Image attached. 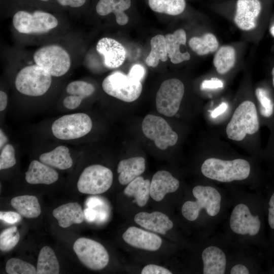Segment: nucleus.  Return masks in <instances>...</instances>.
I'll list each match as a JSON object with an SVG mask.
<instances>
[{
  "label": "nucleus",
  "mask_w": 274,
  "mask_h": 274,
  "mask_svg": "<svg viewBox=\"0 0 274 274\" xmlns=\"http://www.w3.org/2000/svg\"><path fill=\"white\" fill-rule=\"evenodd\" d=\"M225 186L230 194L231 204L222 223L223 233L243 245L269 250L262 191L251 192L235 185Z\"/></svg>",
  "instance_id": "nucleus-1"
},
{
  "label": "nucleus",
  "mask_w": 274,
  "mask_h": 274,
  "mask_svg": "<svg viewBox=\"0 0 274 274\" xmlns=\"http://www.w3.org/2000/svg\"><path fill=\"white\" fill-rule=\"evenodd\" d=\"M193 199L181 206L183 217L189 222H200L204 238L214 234L225 220L231 204L230 194L224 187L206 180L191 190Z\"/></svg>",
  "instance_id": "nucleus-2"
},
{
  "label": "nucleus",
  "mask_w": 274,
  "mask_h": 274,
  "mask_svg": "<svg viewBox=\"0 0 274 274\" xmlns=\"http://www.w3.org/2000/svg\"><path fill=\"white\" fill-rule=\"evenodd\" d=\"M200 172L216 184L243 185L257 191L265 185L257 162L245 157L210 154L201 162Z\"/></svg>",
  "instance_id": "nucleus-3"
},
{
  "label": "nucleus",
  "mask_w": 274,
  "mask_h": 274,
  "mask_svg": "<svg viewBox=\"0 0 274 274\" xmlns=\"http://www.w3.org/2000/svg\"><path fill=\"white\" fill-rule=\"evenodd\" d=\"M200 253L201 273L228 274L230 267L247 247L228 238L223 233L213 234L206 238Z\"/></svg>",
  "instance_id": "nucleus-4"
},
{
  "label": "nucleus",
  "mask_w": 274,
  "mask_h": 274,
  "mask_svg": "<svg viewBox=\"0 0 274 274\" xmlns=\"http://www.w3.org/2000/svg\"><path fill=\"white\" fill-rule=\"evenodd\" d=\"M260 118L256 104L251 100L241 102L235 108L225 127L230 140L245 142L255 137L260 129Z\"/></svg>",
  "instance_id": "nucleus-5"
},
{
  "label": "nucleus",
  "mask_w": 274,
  "mask_h": 274,
  "mask_svg": "<svg viewBox=\"0 0 274 274\" xmlns=\"http://www.w3.org/2000/svg\"><path fill=\"white\" fill-rule=\"evenodd\" d=\"M52 76L42 67L37 64L26 66L17 74L15 85L22 94L31 96L44 94L49 89Z\"/></svg>",
  "instance_id": "nucleus-6"
},
{
  "label": "nucleus",
  "mask_w": 274,
  "mask_h": 274,
  "mask_svg": "<svg viewBox=\"0 0 274 274\" xmlns=\"http://www.w3.org/2000/svg\"><path fill=\"white\" fill-rule=\"evenodd\" d=\"M102 87L109 95L128 102L137 99L143 89L141 81L120 72H115L106 77Z\"/></svg>",
  "instance_id": "nucleus-7"
},
{
  "label": "nucleus",
  "mask_w": 274,
  "mask_h": 274,
  "mask_svg": "<svg viewBox=\"0 0 274 274\" xmlns=\"http://www.w3.org/2000/svg\"><path fill=\"white\" fill-rule=\"evenodd\" d=\"M37 65L42 67L53 77H60L70 70L71 61L68 52L62 47L50 45L42 47L33 55Z\"/></svg>",
  "instance_id": "nucleus-8"
},
{
  "label": "nucleus",
  "mask_w": 274,
  "mask_h": 274,
  "mask_svg": "<svg viewBox=\"0 0 274 274\" xmlns=\"http://www.w3.org/2000/svg\"><path fill=\"white\" fill-rule=\"evenodd\" d=\"M92 127L90 117L86 114L78 113L59 118L53 123L51 129L56 138L70 140L86 135L91 131Z\"/></svg>",
  "instance_id": "nucleus-9"
},
{
  "label": "nucleus",
  "mask_w": 274,
  "mask_h": 274,
  "mask_svg": "<svg viewBox=\"0 0 274 274\" xmlns=\"http://www.w3.org/2000/svg\"><path fill=\"white\" fill-rule=\"evenodd\" d=\"M113 173L107 167L94 164L86 167L80 175L77 183L82 193L97 195L106 192L113 182Z\"/></svg>",
  "instance_id": "nucleus-10"
},
{
  "label": "nucleus",
  "mask_w": 274,
  "mask_h": 274,
  "mask_svg": "<svg viewBox=\"0 0 274 274\" xmlns=\"http://www.w3.org/2000/svg\"><path fill=\"white\" fill-rule=\"evenodd\" d=\"M58 22L50 13L41 11H19L13 16V24L21 33H42L55 28Z\"/></svg>",
  "instance_id": "nucleus-11"
},
{
  "label": "nucleus",
  "mask_w": 274,
  "mask_h": 274,
  "mask_svg": "<svg viewBox=\"0 0 274 274\" xmlns=\"http://www.w3.org/2000/svg\"><path fill=\"white\" fill-rule=\"evenodd\" d=\"M185 87L178 79L165 80L156 96L157 111L167 117H173L179 111L184 94Z\"/></svg>",
  "instance_id": "nucleus-12"
},
{
  "label": "nucleus",
  "mask_w": 274,
  "mask_h": 274,
  "mask_svg": "<svg viewBox=\"0 0 274 274\" xmlns=\"http://www.w3.org/2000/svg\"><path fill=\"white\" fill-rule=\"evenodd\" d=\"M142 129L144 135L154 141L156 146L161 150L176 144L178 135L163 118L154 115H147L143 119Z\"/></svg>",
  "instance_id": "nucleus-13"
},
{
  "label": "nucleus",
  "mask_w": 274,
  "mask_h": 274,
  "mask_svg": "<svg viewBox=\"0 0 274 274\" xmlns=\"http://www.w3.org/2000/svg\"><path fill=\"white\" fill-rule=\"evenodd\" d=\"M73 249L81 263L92 270H100L109 263L107 251L101 244L94 240L79 238L74 244Z\"/></svg>",
  "instance_id": "nucleus-14"
},
{
  "label": "nucleus",
  "mask_w": 274,
  "mask_h": 274,
  "mask_svg": "<svg viewBox=\"0 0 274 274\" xmlns=\"http://www.w3.org/2000/svg\"><path fill=\"white\" fill-rule=\"evenodd\" d=\"M261 9L260 0H236L234 17L235 24L243 30L253 29Z\"/></svg>",
  "instance_id": "nucleus-15"
},
{
  "label": "nucleus",
  "mask_w": 274,
  "mask_h": 274,
  "mask_svg": "<svg viewBox=\"0 0 274 274\" xmlns=\"http://www.w3.org/2000/svg\"><path fill=\"white\" fill-rule=\"evenodd\" d=\"M96 50L104 57V64L109 68L121 66L124 62L126 51L119 42L110 38L100 39L96 45Z\"/></svg>",
  "instance_id": "nucleus-16"
},
{
  "label": "nucleus",
  "mask_w": 274,
  "mask_h": 274,
  "mask_svg": "<svg viewBox=\"0 0 274 274\" xmlns=\"http://www.w3.org/2000/svg\"><path fill=\"white\" fill-rule=\"evenodd\" d=\"M122 237L132 247L150 251H157L162 244L161 238L157 234L134 226L129 227Z\"/></svg>",
  "instance_id": "nucleus-17"
},
{
  "label": "nucleus",
  "mask_w": 274,
  "mask_h": 274,
  "mask_svg": "<svg viewBox=\"0 0 274 274\" xmlns=\"http://www.w3.org/2000/svg\"><path fill=\"white\" fill-rule=\"evenodd\" d=\"M179 180L166 170H159L153 176L150 184V196L156 201L163 199L165 195L176 192L179 188Z\"/></svg>",
  "instance_id": "nucleus-18"
},
{
  "label": "nucleus",
  "mask_w": 274,
  "mask_h": 274,
  "mask_svg": "<svg viewBox=\"0 0 274 274\" xmlns=\"http://www.w3.org/2000/svg\"><path fill=\"white\" fill-rule=\"evenodd\" d=\"M134 220L142 227L163 235L174 226L173 222L166 215L158 211L140 212L135 215Z\"/></svg>",
  "instance_id": "nucleus-19"
},
{
  "label": "nucleus",
  "mask_w": 274,
  "mask_h": 274,
  "mask_svg": "<svg viewBox=\"0 0 274 274\" xmlns=\"http://www.w3.org/2000/svg\"><path fill=\"white\" fill-rule=\"evenodd\" d=\"M132 6L131 0H99L95 6L96 13L104 16L113 13L116 22L120 25H124L129 20L125 11Z\"/></svg>",
  "instance_id": "nucleus-20"
},
{
  "label": "nucleus",
  "mask_w": 274,
  "mask_h": 274,
  "mask_svg": "<svg viewBox=\"0 0 274 274\" xmlns=\"http://www.w3.org/2000/svg\"><path fill=\"white\" fill-rule=\"evenodd\" d=\"M58 179L56 170L41 161H32L25 173V180L31 184H51Z\"/></svg>",
  "instance_id": "nucleus-21"
},
{
  "label": "nucleus",
  "mask_w": 274,
  "mask_h": 274,
  "mask_svg": "<svg viewBox=\"0 0 274 274\" xmlns=\"http://www.w3.org/2000/svg\"><path fill=\"white\" fill-rule=\"evenodd\" d=\"M52 215L62 228H67L73 224L81 223L85 219L84 212L77 202H68L55 208Z\"/></svg>",
  "instance_id": "nucleus-22"
},
{
  "label": "nucleus",
  "mask_w": 274,
  "mask_h": 274,
  "mask_svg": "<svg viewBox=\"0 0 274 274\" xmlns=\"http://www.w3.org/2000/svg\"><path fill=\"white\" fill-rule=\"evenodd\" d=\"M166 47L168 57L174 64H177L190 58L188 52H182L180 50L181 45H185L186 43V33L183 29H178L173 33L165 36Z\"/></svg>",
  "instance_id": "nucleus-23"
},
{
  "label": "nucleus",
  "mask_w": 274,
  "mask_h": 274,
  "mask_svg": "<svg viewBox=\"0 0 274 274\" xmlns=\"http://www.w3.org/2000/svg\"><path fill=\"white\" fill-rule=\"evenodd\" d=\"M254 249L248 250L233 262L228 274H254L263 273L260 260L254 254Z\"/></svg>",
  "instance_id": "nucleus-24"
},
{
  "label": "nucleus",
  "mask_w": 274,
  "mask_h": 274,
  "mask_svg": "<svg viewBox=\"0 0 274 274\" xmlns=\"http://www.w3.org/2000/svg\"><path fill=\"white\" fill-rule=\"evenodd\" d=\"M145 170V160L142 157H131L121 160L117 167L118 180L123 185L128 184Z\"/></svg>",
  "instance_id": "nucleus-25"
},
{
  "label": "nucleus",
  "mask_w": 274,
  "mask_h": 274,
  "mask_svg": "<svg viewBox=\"0 0 274 274\" xmlns=\"http://www.w3.org/2000/svg\"><path fill=\"white\" fill-rule=\"evenodd\" d=\"M267 237L270 249L274 250V181L263 188Z\"/></svg>",
  "instance_id": "nucleus-26"
},
{
  "label": "nucleus",
  "mask_w": 274,
  "mask_h": 274,
  "mask_svg": "<svg viewBox=\"0 0 274 274\" xmlns=\"http://www.w3.org/2000/svg\"><path fill=\"white\" fill-rule=\"evenodd\" d=\"M39 160L43 163L61 170L67 169L73 165L70 151L64 146H59L53 150L43 153Z\"/></svg>",
  "instance_id": "nucleus-27"
},
{
  "label": "nucleus",
  "mask_w": 274,
  "mask_h": 274,
  "mask_svg": "<svg viewBox=\"0 0 274 274\" xmlns=\"http://www.w3.org/2000/svg\"><path fill=\"white\" fill-rule=\"evenodd\" d=\"M11 204L21 216L27 218H36L41 213V208L37 197L24 195L13 197Z\"/></svg>",
  "instance_id": "nucleus-28"
},
{
  "label": "nucleus",
  "mask_w": 274,
  "mask_h": 274,
  "mask_svg": "<svg viewBox=\"0 0 274 274\" xmlns=\"http://www.w3.org/2000/svg\"><path fill=\"white\" fill-rule=\"evenodd\" d=\"M150 184L149 180L139 176L128 184L124 193L128 196L134 197L137 204L143 207L147 204L150 196Z\"/></svg>",
  "instance_id": "nucleus-29"
},
{
  "label": "nucleus",
  "mask_w": 274,
  "mask_h": 274,
  "mask_svg": "<svg viewBox=\"0 0 274 274\" xmlns=\"http://www.w3.org/2000/svg\"><path fill=\"white\" fill-rule=\"evenodd\" d=\"M59 265L52 249L48 246L43 247L40 251L37 266V274H58Z\"/></svg>",
  "instance_id": "nucleus-30"
},
{
  "label": "nucleus",
  "mask_w": 274,
  "mask_h": 274,
  "mask_svg": "<svg viewBox=\"0 0 274 274\" xmlns=\"http://www.w3.org/2000/svg\"><path fill=\"white\" fill-rule=\"evenodd\" d=\"M235 50L231 46L221 47L216 52L213 64L217 72L221 75L226 74L234 66L235 62Z\"/></svg>",
  "instance_id": "nucleus-31"
},
{
  "label": "nucleus",
  "mask_w": 274,
  "mask_h": 274,
  "mask_svg": "<svg viewBox=\"0 0 274 274\" xmlns=\"http://www.w3.org/2000/svg\"><path fill=\"white\" fill-rule=\"evenodd\" d=\"M148 4L153 11L171 16L182 14L186 7V0H148Z\"/></svg>",
  "instance_id": "nucleus-32"
},
{
  "label": "nucleus",
  "mask_w": 274,
  "mask_h": 274,
  "mask_svg": "<svg viewBox=\"0 0 274 274\" xmlns=\"http://www.w3.org/2000/svg\"><path fill=\"white\" fill-rule=\"evenodd\" d=\"M189 45L193 51L202 56L215 52L218 48L219 43L213 33H207L200 37L191 38Z\"/></svg>",
  "instance_id": "nucleus-33"
},
{
  "label": "nucleus",
  "mask_w": 274,
  "mask_h": 274,
  "mask_svg": "<svg viewBox=\"0 0 274 274\" xmlns=\"http://www.w3.org/2000/svg\"><path fill=\"white\" fill-rule=\"evenodd\" d=\"M151 50L146 58V63L148 66L155 67L160 60L163 62L167 60L168 55L166 47L165 37L158 35L151 40Z\"/></svg>",
  "instance_id": "nucleus-34"
},
{
  "label": "nucleus",
  "mask_w": 274,
  "mask_h": 274,
  "mask_svg": "<svg viewBox=\"0 0 274 274\" xmlns=\"http://www.w3.org/2000/svg\"><path fill=\"white\" fill-rule=\"evenodd\" d=\"M255 95L259 104V115L266 119L272 118L274 114V102L268 92L264 88L258 87L255 90Z\"/></svg>",
  "instance_id": "nucleus-35"
},
{
  "label": "nucleus",
  "mask_w": 274,
  "mask_h": 274,
  "mask_svg": "<svg viewBox=\"0 0 274 274\" xmlns=\"http://www.w3.org/2000/svg\"><path fill=\"white\" fill-rule=\"evenodd\" d=\"M6 271L8 274L37 273V268L32 264L15 258L8 260L6 264Z\"/></svg>",
  "instance_id": "nucleus-36"
},
{
  "label": "nucleus",
  "mask_w": 274,
  "mask_h": 274,
  "mask_svg": "<svg viewBox=\"0 0 274 274\" xmlns=\"http://www.w3.org/2000/svg\"><path fill=\"white\" fill-rule=\"evenodd\" d=\"M19 239V232L16 226L5 229L0 234L1 250L4 252L10 251L18 244Z\"/></svg>",
  "instance_id": "nucleus-37"
},
{
  "label": "nucleus",
  "mask_w": 274,
  "mask_h": 274,
  "mask_svg": "<svg viewBox=\"0 0 274 274\" xmlns=\"http://www.w3.org/2000/svg\"><path fill=\"white\" fill-rule=\"evenodd\" d=\"M66 91L70 95L79 96L83 99L92 95L95 88L90 83L78 80L69 83L66 88Z\"/></svg>",
  "instance_id": "nucleus-38"
},
{
  "label": "nucleus",
  "mask_w": 274,
  "mask_h": 274,
  "mask_svg": "<svg viewBox=\"0 0 274 274\" xmlns=\"http://www.w3.org/2000/svg\"><path fill=\"white\" fill-rule=\"evenodd\" d=\"M15 150L10 144L6 145L3 148L0 155V169H5L15 165Z\"/></svg>",
  "instance_id": "nucleus-39"
},
{
  "label": "nucleus",
  "mask_w": 274,
  "mask_h": 274,
  "mask_svg": "<svg viewBox=\"0 0 274 274\" xmlns=\"http://www.w3.org/2000/svg\"><path fill=\"white\" fill-rule=\"evenodd\" d=\"M21 216L19 213L15 212H0V219L10 224L19 222L21 220Z\"/></svg>",
  "instance_id": "nucleus-40"
},
{
  "label": "nucleus",
  "mask_w": 274,
  "mask_h": 274,
  "mask_svg": "<svg viewBox=\"0 0 274 274\" xmlns=\"http://www.w3.org/2000/svg\"><path fill=\"white\" fill-rule=\"evenodd\" d=\"M142 274H172V272L166 268L155 265L148 264L141 271Z\"/></svg>",
  "instance_id": "nucleus-41"
},
{
  "label": "nucleus",
  "mask_w": 274,
  "mask_h": 274,
  "mask_svg": "<svg viewBox=\"0 0 274 274\" xmlns=\"http://www.w3.org/2000/svg\"><path fill=\"white\" fill-rule=\"evenodd\" d=\"M145 73V69L143 65L140 64H135L131 67L127 75L141 82L144 78Z\"/></svg>",
  "instance_id": "nucleus-42"
},
{
  "label": "nucleus",
  "mask_w": 274,
  "mask_h": 274,
  "mask_svg": "<svg viewBox=\"0 0 274 274\" xmlns=\"http://www.w3.org/2000/svg\"><path fill=\"white\" fill-rule=\"evenodd\" d=\"M224 85L222 80L217 78H211L202 81L200 85L201 90L217 89L223 88Z\"/></svg>",
  "instance_id": "nucleus-43"
},
{
  "label": "nucleus",
  "mask_w": 274,
  "mask_h": 274,
  "mask_svg": "<svg viewBox=\"0 0 274 274\" xmlns=\"http://www.w3.org/2000/svg\"><path fill=\"white\" fill-rule=\"evenodd\" d=\"M83 99L78 96L70 95L64 98L63 101L64 106L68 109L73 110L78 108Z\"/></svg>",
  "instance_id": "nucleus-44"
},
{
  "label": "nucleus",
  "mask_w": 274,
  "mask_h": 274,
  "mask_svg": "<svg viewBox=\"0 0 274 274\" xmlns=\"http://www.w3.org/2000/svg\"><path fill=\"white\" fill-rule=\"evenodd\" d=\"M59 4L63 6L78 8L83 6L86 0H57Z\"/></svg>",
  "instance_id": "nucleus-45"
},
{
  "label": "nucleus",
  "mask_w": 274,
  "mask_h": 274,
  "mask_svg": "<svg viewBox=\"0 0 274 274\" xmlns=\"http://www.w3.org/2000/svg\"><path fill=\"white\" fill-rule=\"evenodd\" d=\"M104 205V202L99 197L96 196H90L86 201L87 208H91L95 209L101 207Z\"/></svg>",
  "instance_id": "nucleus-46"
},
{
  "label": "nucleus",
  "mask_w": 274,
  "mask_h": 274,
  "mask_svg": "<svg viewBox=\"0 0 274 274\" xmlns=\"http://www.w3.org/2000/svg\"><path fill=\"white\" fill-rule=\"evenodd\" d=\"M228 108V104L225 102H221L215 109L211 111V117L215 118L224 113Z\"/></svg>",
  "instance_id": "nucleus-47"
},
{
  "label": "nucleus",
  "mask_w": 274,
  "mask_h": 274,
  "mask_svg": "<svg viewBox=\"0 0 274 274\" xmlns=\"http://www.w3.org/2000/svg\"><path fill=\"white\" fill-rule=\"evenodd\" d=\"M85 219L89 222L96 221L97 217V211L91 208H86L84 211Z\"/></svg>",
  "instance_id": "nucleus-48"
},
{
  "label": "nucleus",
  "mask_w": 274,
  "mask_h": 274,
  "mask_svg": "<svg viewBox=\"0 0 274 274\" xmlns=\"http://www.w3.org/2000/svg\"><path fill=\"white\" fill-rule=\"evenodd\" d=\"M7 95L6 93L3 91H0V111H3L7 107Z\"/></svg>",
  "instance_id": "nucleus-49"
},
{
  "label": "nucleus",
  "mask_w": 274,
  "mask_h": 274,
  "mask_svg": "<svg viewBox=\"0 0 274 274\" xmlns=\"http://www.w3.org/2000/svg\"><path fill=\"white\" fill-rule=\"evenodd\" d=\"M97 211V217L96 221L98 223H102L106 221L108 217V214L107 211Z\"/></svg>",
  "instance_id": "nucleus-50"
},
{
  "label": "nucleus",
  "mask_w": 274,
  "mask_h": 274,
  "mask_svg": "<svg viewBox=\"0 0 274 274\" xmlns=\"http://www.w3.org/2000/svg\"><path fill=\"white\" fill-rule=\"evenodd\" d=\"M269 164L270 168L274 174V150L271 151L265 156Z\"/></svg>",
  "instance_id": "nucleus-51"
},
{
  "label": "nucleus",
  "mask_w": 274,
  "mask_h": 274,
  "mask_svg": "<svg viewBox=\"0 0 274 274\" xmlns=\"http://www.w3.org/2000/svg\"><path fill=\"white\" fill-rule=\"evenodd\" d=\"M7 142V138L2 129L0 130V147L1 149Z\"/></svg>",
  "instance_id": "nucleus-52"
},
{
  "label": "nucleus",
  "mask_w": 274,
  "mask_h": 274,
  "mask_svg": "<svg viewBox=\"0 0 274 274\" xmlns=\"http://www.w3.org/2000/svg\"><path fill=\"white\" fill-rule=\"evenodd\" d=\"M267 273L274 274V261L272 263V264L269 267L268 270L267 271Z\"/></svg>",
  "instance_id": "nucleus-53"
},
{
  "label": "nucleus",
  "mask_w": 274,
  "mask_h": 274,
  "mask_svg": "<svg viewBox=\"0 0 274 274\" xmlns=\"http://www.w3.org/2000/svg\"><path fill=\"white\" fill-rule=\"evenodd\" d=\"M271 74L272 76V84L274 87V67H273L272 71H271Z\"/></svg>",
  "instance_id": "nucleus-54"
},
{
  "label": "nucleus",
  "mask_w": 274,
  "mask_h": 274,
  "mask_svg": "<svg viewBox=\"0 0 274 274\" xmlns=\"http://www.w3.org/2000/svg\"><path fill=\"white\" fill-rule=\"evenodd\" d=\"M270 31L272 36L274 37V26H272L270 29Z\"/></svg>",
  "instance_id": "nucleus-55"
},
{
  "label": "nucleus",
  "mask_w": 274,
  "mask_h": 274,
  "mask_svg": "<svg viewBox=\"0 0 274 274\" xmlns=\"http://www.w3.org/2000/svg\"><path fill=\"white\" fill-rule=\"evenodd\" d=\"M40 1H44V2H47V1H49V0H40Z\"/></svg>",
  "instance_id": "nucleus-56"
}]
</instances>
